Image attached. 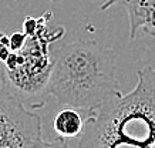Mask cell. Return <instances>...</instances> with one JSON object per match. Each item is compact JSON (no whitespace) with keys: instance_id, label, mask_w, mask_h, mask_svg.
<instances>
[{"instance_id":"cell-9","label":"cell","mask_w":155,"mask_h":148,"mask_svg":"<svg viewBox=\"0 0 155 148\" xmlns=\"http://www.w3.org/2000/svg\"><path fill=\"white\" fill-rule=\"evenodd\" d=\"M48 2H63V0H48Z\"/></svg>"},{"instance_id":"cell-8","label":"cell","mask_w":155,"mask_h":148,"mask_svg":"<svg viewBox=\"0 0 155 148\" xmlns=\"http://www.w3.org/2000/svg\"><path fill=\"white\" fill-rule=\"evenodd\" d=\"M124 3H125V0H107L100 9H101V12H105V10H108L110 7H113V6H118V5L124 6Z\"/></svg>"},{"instance_id":"cell-7","label":"cell","mask_w":155,"mask_h":148,"mask_svg":"<svg viewBox=\"0 0 155 148\" xmlns=\"http://www.w3.org/2000/svg\"><path fill=\"white\" fill-rule=\"evenodd\" d=\"M31 148H71L67 141L61 137H57L56 140L53 141H44V140H40L38 143H36Z\"/></svg>"},{"instance_id":"cell-4","label":"cell","mask_w":155,"mask_h":148,"mask_svg":"<svg viewBox=\"0 0 155 148\" xmlns=\"http://www.w3.org/2000/svg\"><path fill=\"white\" fill-rule=\"evenodd\" d=\"M40 140V115L0 81V148H31Z\"/></svg>"},{"instance_id":"cell-3","label":"cell","mask_w":155,"mask_h":148,"mask_svg":"<svg viewBox=\"0 0 155 148\" xmlns=\"http://www.w3.org/2000/svg\"><path fill=\"white\" fill-rule=\"evenodd\" d=\"M51 13L47 12L38 19L26 17L24 33L26 40L21 48L12 51L3 63L0 78L16 96L27 104L30 110H37L47 103L48 80L53 68L50 44L63 36V27L48 30L47 21Z\"/></svg>"},{"instance_id":"cell-5","label":"cell","mask_w":155,"mask_h":148,"mask_svg":"<svg viewBox=\"0 0 155 148\" xmlns=\"http://www.w3.org/2000/svg\"><path fill=\"white\" fill-rule=\"evenodd\" d=\"M130 38L135 40L140 33L155 36V0H125Z\"/></svg>"},{"instance_id":"cell-1","label":"cell","mask_w":155,"mask_h":148,"mask_svg":"<svg viewBox=\"0 0 155 148\" xmlns=\"http://www.w3.org/2000/svg\"><path fill=\"white\" fill-rule=\"evenodd\" d=\"M85 114L77 148H155V68L141 67L130 93Z\"/></svg>"},{"instance_id":"cell-6","label":"cell","mask_w":155,"mask_h":148,"mask_svg":"<svg viewBox=\"0 0 155 148\" xmlns=\"http://www.w3.org/2000/svg\"><path fill=\"white\" fill-rule=\"evenodd\" d=\"M84 120L83 115L77 108L64 107L61 111H58L53 121V128L58 137L64 140L77 138L83 131Z\"/></svg>"},{"instance_id":"cell-2","label":"cell","mask_w":155,"mask_h":148,"mask_svg":"<svg viewBox=\"0 0 155 148\" xmlns=\"http://www.w3.org/2000/svg\"><path fill=\"white\" fill-rule=\"evenodd\" d=\"M47 90L61 107L83 113L98 108L120 91L117 54L95 40L78 38L66 43L53 57Z\"/></svg>"}]
</instances>
